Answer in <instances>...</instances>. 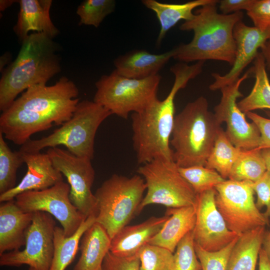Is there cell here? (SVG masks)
<instances>
[{
	"label": "cell",
	"instance_id": "obj_7",
	"mask_svg": "<svg viewBox=\"0 0 270 270\" xmlns=\"http://www.w3.org/2000/svg\"><path fill=\"white\" fill-rule=\"evenodd\" d=\"M146 190L140 174L127 177L118 174H113L96 190V222L111 240L138 214Z\"/></svg>",
	"mask_w": 270,
	"mask_h": 270
},
{
	"label": "cell",
	"instance_id": "obj_10",
	"mask_svg": "<svg viewBox=\"0 0 270 270\" xmlns=\"http://www.w3.org/2000/svg\"><path fill=\"white\" fill-rule=\"evenodd\" d=\"M251 183L228 179L214 188L216 208L228 228L238 236L269 224L268 218L256 206Z\"/></svg>",
	"mask_w": 270,
	"mask_h": 270
},
{
	"label": "cell",
	"instance_id": "obj_37",
	"mask_svg": "<svg viewBox=\"0 0 270 270\" xmlns=\"http://www.w3.org/2000/svg\"><path fill=\"white\" fill-rule=\"evenodd\" d=\"M251 186L257 195L256 207L260 210L266 206L264 214L268 218L270 217V172L267 170L260 179L252 182Z\"/></svg>",
	"mask_w": 270,
	"mask_h": 270
},
{
	"label": "cell",
	"instance_id": "obj_47",
	"mask_svg": "<svg viewBox=\"0 0 270 270\" xmlns=\"http://www.w3.org/2000/svg\"><path fill=\"white\" fill-rule=\"evenodd\" d=\"M28 270H36L34 269V268L30 267Z\"/></svg>",
	"mask_w": 270,
	"mask_h": 270
},
{
	"label": "cell",
	"instance_id": "obj_25",
	"mask_svg": "<svg viewBox=\"0 0 270 270\" xmlns=\"http://www.w3.org/2000/svg\"><path fill=\"white\" fill-rule=\"evenodd\" d=\"M264 228L258 227L238 236L230 253L227 270H256Z\"/></svg>",
	"mask_w": 270,
	"mask_h": 270
},
{
	"label": "cell",
	"instance_id": "obj_33",
	"mask_svg": "<svg viewBox=\"0 0 270 270\" xmlns=\"http://www.w3.org/2000/svg\"><path fill=\"white\" fill-rule=\"evenodd\" d=\"M140 270H171L174 254L156 246L146 244L138 254Z\"/></svg>",
	"mask_w": 270,
	"mask_h": 270
},
{
	"label": "cell",
	"instance_id": "obj_3",
	"mask_svg": "<svg viewBox=\"0 0 270 270\" xmlns=\"http://www.w3.org/2000/svg\"><path fill=\"white\" fill-rule=\"evenodd\" d=\"M218 2L212 0L200 7L192 20L180 25L181 30H192L194 36L189 43L175 48L174 59L184 63L216 60L232 66L236 53L234 30L236 24L242 20L244 14H220L217 10Z\"/></svg>",
	"mask_w": 270,
	"mask_h": 270
},
{
	"label": "cell",
	"instance_id": "obj_36",
	"mask_svg": "<svg viewBox=\"0 0 270 270\" xmlns=\"http://www.w3.org/2000/svg\"><path fill=\"white\" fill-rule=\"evenodd\" d=\"M246 14L254 26L262 30L270 28V0H254Z\"/></svg>",
	"mask_w": 270,
	"mask_h": 270
},
{
	"label": "cell",
	"instance_id": "obj_23",
	"mask_svg": "<svg viewBox=\"0 0 270 270\" xmlns=\"http://www.w3.org/2000/svg\"><path fill=\"white\" fill-rule=\"evenodd\" d=\"M111 238L96 222L84 234L80 246V256L73 270H98L110 250Z\"/></svg>",
	"mask_w": 270,
	"mask_h": 270
},
{
	"label": "cell",
	"instance_id": "obj_27",
	"mask_svg": "<svg viewBox=\"0 0 270 270\" xmlns=\"http://www.w3.org/2000/svg\"><path fill=\"white\" fill-rule=\"evenodd\" d=\"M255 78L254 86L246 97L238 102L239 108L245 114L258 109L270 110V82L264 59L258 52L249 70Z\"/></svg>",
	"mask_w": 270,
	"mask_h": 270
},
{
	"label": "cell",
	"instance_id": "obj_30",
	"mask_svg": "<svg viewBox=\"0 0 270 270\" xmlns=\"http://www.w3.org/2000/svg\"><path fill=\"white\" fill-rule=\"evenodd\" d=\"M24 163L21 152L12 151L0 132V194L16 186L17 170Z\"/></svg>",
	"mask_w": 270,
	"mask_h": 270
},
{
	"label": "cell",
	"instance_id": "obj_42",
	"mask_svg": "<svg viewBox=\"0 0 270 270\" xmlns=\"http://www.w3.org/2000/svg\"><path fill=\"white\" fill-rule=\"evenodd\" d=\"M260 50L265 60L266 70L270 71V39L262 46Z\"/></svg>",
	"mask_w": 270,
	"mask_h": 270
},
{
	"label": "cell",
	"instance_id": "obj_44",
	"mask_svg": "<svg viewBox=\"0 0 270 270\" xmlns=\"http://www.w3.org/2000/svg\"><path fill=\"white\" fill-rule=\"evenodd\" d=\"M262 153L266 162V169L270 172V148L262 150Z\"/></svg>",
	"mask_w": 270,
	"mask_h": 270
},
{
	"label": "cell",
	"instance_id": "obj_2",
	"mask_svg": "<svg viewBox=\"0 0 270 270\" xmlns=\"http://www.w3.org/2000/svg\"><path fill=\"white\" fill-rule=\"evenodd\" d=\"M204 64L181 62L172 66L170 70L174 80L167 96L162 100L157 98L142 111L132 113L133 146L139 164L156 158L174 160L170 140L176 116L174 98L180 90L202 72Z\"/></svg>",
	"mask_w": 270,
	"mask_h": 270
},
{
	"label": "cell",
	"instance_id": "obj_22",
	"mask_svg": "<svg viewBox=\"0 0 270 270\" xmlns=\"http://www.w3.org/2000/svg\"><path fill=\"white\" fill-rule=\"evenodd\" d=\"M166 214L170 216L169 218L148 244L164 248L174 253L180 242L194 228L196 206L167 208Z\"/></svg>",
	"mask_w": 270,
	"mask_h": 270
},
{
	"label": "cell",
	"instance_id": "obj_17",
	"mask_svg": "<svg viewBox=\"0 0 270 270\" xmlns=\"http://www.w3.org/2000/svg\"><path fill=\"white\" fill-rule=\"evenodd\" d=\"M20 152L27 166L26 172L14 188L0 194V202L14 200L22 192L45 190L63 181V175L54 166L46 152Z\"/></svg>",
	"mask_w": 270,
	"mask_h": 270
},
{
	"label": "cell",
	"instance_id": "obj_6",
	"mask_svg": "<svg viewBox=\"0 0 270 270\" xmlns=\"http://www.w3.org/2000/svg\"><path fill=\"white\" fill-rule=\"evenodd\" d=\"M112 114L94 101L80 102L72 118L50 135L30 139L21 146L23 152H40L46 148L66 146L72 154L92 160L94 138L101 124Z\"/></svg>",
	"mask_w": 270,
	"mask_h": 270
},
{
	"label": "cell",
	"instance_id": "obj_32",
	"mask_svg": "<svg viewBox=\"0 0 270 270\" xmlns=\"http://www.w3.org/2000/svg\"><path fill=\"white\" fill-rule=\"evenodd\" d=\"M114 0H85L78 6L80 24L98 28L104 18L114 12Z\"/></svg>",
	"mask_w": 270,
	"mask_h": 270
},
{
	"label": "cell",
	"instance_id": "obj_19",
	"mask_svg": "<svg viewBox=\"0 0 270 270\" xmlns=\"http://www.w3.org/2000/svg\"><path fill=\"white\" fill-rule=\"evenodd\" d=\"M33 213L22 211L15 200L0 202V256L20 250L25 246L26 230L32 224Z\"/></svg>",
	"mask_w": 270,
	"mask_h": 270
},
{
	"label": "cell",
	"instance_id": "obj_28",
	"mask_svg": "<svg viewBox=\"0 0 270 270\" xmlns=\"http://www.w3.org/2000/svg\"><path fill=\"white\" fill-rule=\"evenodd\" d=\"M243 150L236 147L221 128L218 130L214 146L205 166L216 170L225 180Z\"/></svg>",
	"mask_w": 270,
	"mask_h": 270
},
{
	"label": "cell",
	"instance_id": "obj_11",
	"mask_svg": "<svg viewBox=\"0 0 270 270\" xmlns=\"http://www.w3.org/2000/svg\"><path fill=\"white\" fill-rule=\"evenodd\" d=\"M56 222L46 212H33L32 224L26 232L24 248L0 256V266L19 267L27 264L36 270H50L54 252Z\"/></svg>",
	"mask_w": 270,
	"mask_h": 270
},
{
	"label": "cell",
	"instance_id": "obj_26",
	"mask_svg": "<svg viewBox=\"0 0 270 270\" xmlns=\"http://www.w3.org/2000/svg\"><path fill=\"white\" fill-rule=\"evenodd\" d=\"M96 222V216L86 218L76 232L66 236L62 228L56 226L54 233V252L50 270H65L74 260L80 249L79 244L84 232Z\"/></svg>",
	"mask_w": 270,
	"mask_h": 270
},
{
	"label": "cell",
	"instance_id": "obj_39",
	"mask_svg": "<svg viewBox=\"0 0 270 270\" xmlns=\"http://www.w3.org/2000/svg\"><path fill=\"white\" fill-rule=\"evenodd\" d=\"M266 112L269 118H264L252 112L246 114L259 130L260 136L258 148L261 150L270 148V111Z\"/></svg>",
	"mask_w": 270,
	"mask_h": 270
},
{
	"label": "cell",
	"instance_id": "obj_8",
	"mask_svg": "<svg viewBox=\"0 0 270 270\" xmlns=\"http://www.w3.org/2000/svg\"><path fill=\"white\" fill-rule=\"evenodd\" d=\"M161 78L158 74L142 79L130 78L114 70L96 82L93 101L112 114L127 119L130 112L142 111L157 98Z\"/></svg>",
	"mask_w": 270,
	"mask_h": 270
},
{
	"label": "cell",
	"instance_id": "obj_45",
	"mask_svg": "<svg viewBox=\"0 0 270 270\" xmlns=\"http://www.w3.org/2000/svg\"><path fill=\"white\" fill-rule=\"evenodd\" d=\"M17 1V0H16ZM14 0H0V10L4 11L8 7L10 6L14 2H16Z\"/></svg>",
	"mask_w": 270,
	"mask_h": 270
},
{
	"label": "cell",
	"instance_id": "obj_18",
	"mask_svg": "<svg viewBox=\"0 0 270 270\" xmlns=\"http://www.w3.org/2000/svg\"><path fill=\"white\" fill-rule=\"evenodd\" d=\"M169 216L166 214L160 217L152 216L138 224L126 226L112 239L110 251L120 257L138 255L141 248L160 230Z\"/></svg>",
	"mask_w": 270,
	"mask_h": 270
},
{
	"label": "cell",
	"instance_id": "obj_13",
	"mask_svg": "<svg viewBox=\"0 0 270 270\" xmlns=\"http://www.w3.org/2000/svg\"><path fill=\"white\" fill-rule=\"evenodd\" d=\"M46 153L54 166L66 178L72 204L86 218L95 215L96 199L92 191L95 171L92 160L77 156L58 147L49 148Z\"/></svg>",
	"mask_w": 270,
	"mask_h": 270
},
{
	"label": "cell",
	"instance_id": "obj_35",
	"mask_svg": "<svg viewBox=\"0 0 270 270\" xmlns=\"http://www.w3.org/2000/svg\"><path fill=\"white\" fill-rule=\"evenodd\" d=\"M238 238L227 246L216 252L206 251L194 242L195 251L202 270H227L230 253Z\"/></svg>",
	"mask_w": 270,
	"mask_h": 270
},
{
	"label": "cell",
	"instance_id": "obj_38",
	"mask_svg": "<svg viewBox=\"0 0 270 270\" xmlns=\"http://www.w3.org/2000/svg\"><path fill=\"white\" fill-rule=\"evenodd\" d=\"M138 255L130 257L116 256L109 251L102 265V270H140Z\"/></svg>",
	"mask_w": 270,
	"mask_h": 270
},
{
	"label": "cell",
	"instance_id": "obj_31",
	"mask_svg": "<svg viewBox=\"0 0 270 270\" xmlns=\"http://www.w3.org/2000/svg\"><path fill=\"white\" fill-rule=\"evenodd\" d=\"M178 170L198 194L214 188L226 180L216 170L205 166L178 167Z\"/></svg>",
	"mask_w": 270,
	"mask_h": 270
},
{
	"label": "cell",
	"instance_id": "obj_15",
	"mask_svg": "<svg viewBox=\"0 0 270 270\" xmlns=\"http://www.w3.org/2000/svg\"><path fill=\"white\" fill-rule=\"evenodd\" d=\"M212 188L198 195L194 241L204 250L216 252L229 244L238 236L230 230L216 204Z\"/></svg>",
	"mask_w": 270,
	"mask_h": 270
},
{
	"label": "cell",
	"instance_id": "obj_29",
	"mask_svg": "<svg viewBox=\"0 0 270 270\" xmlns=\"http://www.w3.org/2000/svg\"><path fill=\"white\" fill-rule=\"evenodd\" d=\"M267 170L262 150H243L231 170L228 178L236 181L255 182Z\"/></svg>",
	"mask_w": 270,
	"mask_h": 270
},
{
	"label": "cell",
	"instance_id": "obj_5",
	"mask_svg": "<svg viewBox=\"0 0 270 270\" xmlns=\"http://www.w3.org/2000/svg\"><path fill=\"white\" fill-rule=\"evenodd\" d=\"M220 128L204 97L188 103L175 116L170 140L178 167L205 166Z\"/></svg>",
	"mask_w": 270,
	"mask_h": 270
},
{
	"label": "cell",
	"instance_id": "obj_9",
	"mask_svg": "<svg viewBox=\"0 0 270 270\" xmlns=\"http://www.w3.org/2000/svg\"><path fill=\"white\" fill-rule=\"evenodd\" d=\"M137 172L143 176L146 194L140 205L138 214L152 204L167 208L195 206L198 194L181 175L174 160L154 159L138 167Z\"/></svg>",
	"mask_w": 270,
	"mask_h": 270
},
{
	"label": "cell",
	"instance_id": "obj_12",
	"mask_svg": "<svg viewBox=\"0 0 270 270\" xmlns=\"http://www.w3.org/2000/svg\"><path fill=\"white\" fill-rule=\"evenodd\" d=\"M70 186L64 181L41 190L22 192L14 198L24 212H43L54 216L60 222L66 236L73 235L86 218L72 204Z\"/></svg>",
	"mask_w": 270,
	"mask_h": 270
},
{
	"label": "cell",
	"instance_id": "obj_34",
	"mask_svg": "<svg viewBox=\"0 0 270 270\" xmlns=\"http://www.w3.org/2000/svg\"><path fill=\"white\" fill-rule=\"evenodd\" d=\"M171 270H202L195 248L193 230L178 244Z\"/></svg>",
	"mask_w": 270,
	"mask_h": 270
},
{
	"label": "cell",
	"instance_id": "obj_14",
	"mask_svg": "<svg viewBox=\"0 0 270 270\" xmlns=\"http://www.w3.org/2000/svg\"><path fill=\"white\" fill-rule=\"evenodd\" d=\"M248 70L237 80L220 90L222 97L220 102L214 108V116L221 125L226 124V134L231 142L236 148L249 150L258 148L260 132L254 122H248L246 114L239 108L236 100L243 94L240 90L242 83L248 78Z\"/></svg>",
	"mask_w": 270,
	"mask_h": 270
},
{
	"label": "cell",
	"instance_id": "obj_1",
	"mask_svg": "<svg viewBox=\"0 0 270 270\" xmlns=\"http://www.w3.org/2000/svg\"><path fill=\"white\" fill-rule=\"evenodd\" d=\"M78 94L76 84L65 76L52 86H32L2 112L0 132L5 138L22 146L33 134L68 120L80 102Z\"/></svg>",
	"mask_w": 270,
	"mask_h": 270
},
{
	"label": "cell",
	"instance_id": "obj_21",
	"mask_svg": "<svg viewBox=\"0 0 270 270\" xmlns=\"http://www.w3.org/2000/svg\"><path fill=\"white\" fill-rule=\"evenodd\" d=\"M175 48L160 54L144 50H135L120 56L114 62L115 70L121 76L134 79L158 74V72L174 58Z\"/></svg>",
	"mask_w": 270,
	"mask_h": 270
},
{
	"label": "cell",
	"instance_id": "obj_46",
	"mask_svg": "<svg viewBox=\"0 0 270 270\" xmlns=\"http://www.w3.org/2000/svg\"><path fill=\"white\" fill-rule=\"evenodd\" d=\"M10 58V54H4L0 57V70L3 69L5 64L8 62V59Z\"/></svg>",
	"mask_w": 270,
	"mask_h": 270
},
{
	"label": "cell",
	"instance_id": "obj_40",
	"mask_svg": "<svg viewBox=\"0 0 270 270\" xmlns=\"http://www.w3.org/2000/svg\"><path fill=\"white\" fill-rule=\"evenodd\" d=\"M254 0H221L218 2L219 8L222 14H231L245 10L251 6Z\"/></svg>",
	"mask_w": 270,
	"mask_h": 270
},
{
	"label": "cell",
	"instance_id": "obj_20",
	"mask_svg": "<svg viewBox=\"0 0 270 270\" xmlns=\"http://www.w3.org/2000/svg\"><path fill=\"white\" fill-rule=\"evenodd\" d=\"M20 11L14 30L22 42L30 31L43 33L53 38L58 30L50 16L52 0H20Z\"/></svg>",
	"mask_w": 270,
	"mask_h": 270
},
{
	"label": "cell",
	"instance_id": "obj_43",
	"mask_svg": "<svg viewBox=\"0 0 270 270\" xmlns=\"http://www.w3.org/2000/svg\"><path fill=\"white\" fill-rule=\"evenodd\" d=\"M262 246L270 262V231L265 232Z\"/></svg>",
	"mask_w": 270,
	"mask_h": 270
},
{
	"label": "cell",
	"instance_id": "obj_41",
	"mask_svg": "<svg viewBox=\"0 0 270 270\" xmlns=\"http://www.w3.org/2000/svg\"><path fill=\"white\" fill-rule=\"evenodd\" d=\"M258 260L259 270H270V262L264 250L262 248L259 253Z\"/></svg>",
	"mask_w": 270,
	"mask_h": 270
},
{
	"label": "cell",
	"instance_id": "obj_48",
	"mask_svg": "<svg viewBox=\"0 0 270 270\" xmlns=\"http://www.w3.org/2000/svg\"><path fill=\"white\" fill-rule=\"evenodd\" d=\"M98 270H102V268L100 269H99Z\"/></svg>",
	"mask_w": 270,
	"mask_h": 270
},
{
	"label": "cell",
	"instance_id": "obj_16",
	"mask_svg": "<svg viewBox=\"0 0 270 270\" xmlns=\"http://www.w3.org/2000/svg\"><path fill=\"white\" fill-rule=\"evenodd\" d=\"M234 36L236 44L234 63L229 72L224 75L212 74L214 81L209 86L211 90H220L240 78L243 70L254 60L259 52L258 50L270 39V28L262 30L247 26L241 20L234 26Z\"/></svg>",
	"mask_w": 270,
	"mask_h": 270
},
{
	"label": "cell",
	"instance_id": "obj_24",
	"mask_svg": "<svg viewBox=\"0 0 270 270\" xmlns=\"http://www.w3.org/2000/svg\"><path fill=\"white\" fill-rule=\"evenodd\" d=\"M212 0H194L183 4H168L156 0H142V4L154 12L160 28L156 40L159 46L168 32L182 20L188 21L194 16L193 10L210 2Z\"/></svg>",
	"mask_w": 270,
	"mask_h": 270
},
{
	"label": "cell",
	"instance_id": "obj_4",
	"mask_svg": "<svg viewBox=\"0 0 270 270\" xmlns=\"http://www.w3.org/2000/svg\"><path fill=\"white\" fill-rule=\"evenodd\" d=\"M52 39L34 32L22 42L17 57L2 72L0 80V111L8 109L20 93L32 86L46 84L60 72Z\"/></svg>",
	"mask_w": 270,
	"mask_h": 270
}]
</instances>
